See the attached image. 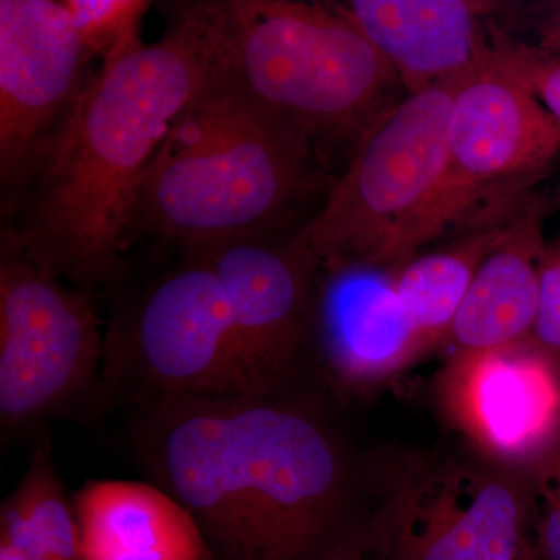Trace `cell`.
Masks as SVG:
<instances>
[{"label": "cell", "instance_id": "1", "mask_svg": "<svg viewBox=\"0 0 560 560\" xmlns=\"http://www.w3.org/2000/svg\"><path fill=\"white\" fill-rule=\"evenodd\" d=\"M156 43L92 69L5 206L2 250L86 294L116 287L140 180L221 61L219 0L165 3Z\"/></svg>", "mask_w": 560, "mask_h": 560}, {"label": "cell", "instance_id": "2", "mask_svg": "<svg viewBox=\"0 0 560 560\" xmlns=\"http://www.w3.org/2000/svg\"><path fill=\"white\" fill-rule=\"evenodd\" d=\"M136 444L154 485L189 511L217 560L327 556L345 523L342 445L285 393L158 401Z\"/></svg>", "mask_w": 560, "mask_h": 560}, {"label": "cell", "instance_id": "3", "mask_svg": "<svg viewBox=\"0 0 560 560\" xmlns=\"http://www.w3.org/2000/svg\"><path fill=\"white\" fill-rule=\"evenodd\" d=\"M334 179L311 140L250 98L220 61L143 173L124 249L142 241L186 248L294 230Z\"/></svg>", "mask_w": 560, "mask_h": 560}, {"label": "cell", "instance_id": "4", "mask_svg": "<svg viewBox=\"0 0 560 560\" xmlns=\"http://www.w3.org/2000/svg\"><path fill=\"white\" fill-rule=\"evenodd\" d=\"M220 50L249 97L311 140L327 167L337 153L348 164L405 97L389 62L338 3L220 0Z\"/></svg>", "mask_w": 560, "mask_h": 560}, {"label": "cell", "instance_id": "5", "mask_svg": "<svg viewBox=\"0 0 560 560\" xmlns=\"http://www.w3.org/2000/svg\"><path fill=\"white\" fill-rule=\"evenodd\" d=\"M460 80L405 95L363 136L304 224L320 264L400 267L405 243L444 175L448 119Z\"/></svg>", "mask_w": 560, "mask_h": 560}, {"label": "cell", "instance_id": "6", "mask_svg": "<svg viewBox=\"0 0 560 560\" xmlns=\"http://www.w3.org/2000/svg\"><path fill=\"white\" fill-rule=\"evenodd\" d=\"M559 153L558 124L489 46L453 95L444 175L405 243L401 264L447 231L508 219Z\"/></svg>", "mask_w": 560, "mask_h": 560}, {"label": "cell", "instance_id": "7", "mask_svg": "<svg viewBox=\"0 0 560 560\" xmlns=\"http://www.w3.org/2000/svg\"><path fill=\"white\" fill-rule=\"evenodd\" d=\"M171 249L175 260L117 308L105 335V370L142 383L149 407L246 396L219 276L200 246Z\"/></svg>", "mask_w": 560, "mask_h": 560}, {"label": "cell", "instance_id": "8", "mask_svg": "<svg viewBox=\"0 0 560 560\" xmlns=\"http://www.w3.org/2000/svg\"><path fill=\"white\" fill-rule=\"evenodd\" d=\"M105 338L90 294L20 254L0 257V420L31 429L90 390Z\"/></svg>", "mask_w": 560, "mask_h": 560}, {"label": "cell", "instance_id": "9", "mask_svg": "<svg viewBox=\"0 0 560 560\" xmlns=\"http://www.w3.org/2000/svg\"><path fill=\"white\" fill-rule=\"evenodd\" d=\"M528 518L511 471L445 460L393 478L375 523L405 560H515Z\"/></svg>", "mask_w": 560, "mask_h": 560}, {"label": "cell", "instance_id": "10", "mask_svg": "<svg viewBox=\"0 0 560 560\" xmlns=\"http://www.w3.org/2000/svg\"><path fill=\"white\" fill-rule=\"evenodd\" d=\"M198 246L230 304L246 396L285 393L307 357L313 291L320 268L304 224Z\"/></svg>", "mask_w": 560, "mask_h": 560}, {"label": "cell", "instance_id": "11", "mask_svg": "<svg viewBox=\"0 0 560 560\" xmlns=\"http://www.w3.org/2000/svg\"><path fill=\"white\" fill-rule=\"evenodd\" d=\"M90 62L65 2L0 0L2 206L79 101Z\"/></svg>", "mask_w": 560, "mask_h": 560}, {"label": "cell", "instance_id": "12", "mask_svg": "<svg viewBox=\"0 0 560 560\" xmlns=\"http://www.w3.org/2000/svg\"><path fill=\"white\" fill-rule=\"evenodd\" d=\"M440 396L453 429L499 469L526 474L560 440V363L529 340L452 353Z\"/></svg>", "mask_w": 560, "mask_h": 560}, {"label": "cell", "instance_id": "13", "mask_svg": "<svg viewBox=\"0 0 560 560\" xmlns=\"http://www.w3.org/2000/svg\"><path fill=\"white\" fill-rule=\"evenodd\" d=\"M423 352L394 287L393 270L320 264L307 353H313L331 385L346 393L375 388Z\"/></svg>", "mask_w": 560, "mask_h": 560}, {"label": "cell", "instance_id": "14", "mask_svg": "<svg viewBox=\"0 0 560 560\" xmlns=\"http://www.w3.org/2000/svg\"><path fill=\"white\" fill-rule=\"evenodd\" d=\"M407 94L463 79L489 51L488 16L480 0H350L338 3Z\"/></svg>", "mask_w": 560, "mask_h": 560}, {"label": "cell", "instance_id": "15", "mask_svg": "<svg viewBox=\"0 0 560 560\" xmlns=\"http://www.w3.org/2000/svg\"><path fill=\"white\" fill-rule=\"evenodd\" d=\"M555 202L530 191L471 280L445 342L452 353L485 352L528 341L539 305L544 228Z\"/></svg>", "mask_w": 560, "mask_h": 560}, {"label": "cell", "instance_id": "16", "mask_svg": "<svg viewBox=\"0 0 560 560\" xmlns=\"http://www.w3.org/2000/svg\"><path fill=\"white\" fill-rule=\"evenodd\" d=\"M72 504L81 560H217L189 511L154 482L90 481Z\"/></svg>", "mask_w": 560, "mask_h": 560}, {"label": "cell", "instance_id": "17", "mask_svg": "<svg viewBox=\"0 0 560 560\" xmlns=\"http://www.w3.org/2000/svg\"><path fill=\"white\" fill-rule=\"evenodd\" d=\"M512 213L497 223L458 232L444 248L415 254L393 270L394 287L425 350L447 340L471 280L499 245Z\"/></svg>", "mask_w": 560, "mask_h": 560}, {"label": "cell", "instance_id": "18", "mask_svg": "<svg viewBox=\"0 0 560 560\" xmlns=\"http://www.w3.org/2000/svg\"><path fill=\"white\" fill-rule=\"evenodd\" d=\"M0 544L46 560H81L75 511L49 440L35 448L16 488L2 501Z\"/></svg>", "mask_w": 560, "mask_h": 560}, {"label": "cell", "instance_id": "19", "mask_svg": "<svg viewBox=\"0 0 560 560\" xmlns=\"http://www.w3.org/2000/svg\"><path fill=\"white\" fill-rule=\"evenodd\" d=\"M88 57L110 65L143 46V16L153 5L142 0H66Z\"/></svg>", "mask_w": 560, "mask_h": 560}, {"label": "cell", "instance_id": "20", "mask_svg": "<svg viewBox=\"0 0 560 560\" xmlns=\"http://www.w3.org/2000/svg\"><path fill=\"white\" fill-rule=\"evenodd\" d=\"M492 57L536 97L560 128V57L488 22Z\"/></svg>", "mask_w": 560, "mask_h": 560}, {"label": "cell", "instance_id": "21", "mask_svg": "<svg viewBox=\"0 0 560 560\" xmlns=\"http://www.w3.org/2000/svg\"><path fill=\"white\" fill-rule=\"evenodd\" d=\"M525 475L541 555L560 560V440Z\"/></svg>", "mask_w": 560, "mask_h": 560}, {"label": "cell", "instance_id": "22", "mask_svg": "<svg viewBox=\"0 0 560 560\" xmlns=\"http://www.w3.org/2000/svg\"><path fill=\"white\" fill-rule=\"evenodd\" d=\"M529 341L560 363V232L541 250L539 305Z\"/></svg>", "mask_w": 560, "mask_h": 560}, {"label": "cell", "instance_id": "23", "mask_svg": "<svg viewBox=\"0 0 560 560\" xmlns=\"http://www.w3.org/2000/svg\"><path fill=\"white\" fill-rule=\"evenodd\" d=\"M537 44L560 57V7L537 28Z\"/></svg>", "mask_w": 560, "mask_h": 560}, {"label": "cell", "instance_id": "24", "mask_svg": "<svg viewBox=\"0 0 560 560\" xmlns=\"http://www.w3.org/2000/svg\"><path fill=\"white\" fill-rule=\"evenodd\" d=\"M0 560H46L32 552L20 550V548L10 547V545L0 544Z\"/></svg>", "mask_w": 560, "mask_h": 560}, {"label": "cell", "instance_id": "25", "mask_svg": "<svg viewBox=\"0 0 560 560\" xmlns=\"http://www.w3.org/2000/svg\"><path fill=\"white\" fill-rule=\"evenodd\" d=\"M326 560H335V559H334V558H330V556H329V558H327Z\"/></svg>", "mask_w": 560, "mask_h": 560}, {"label": "cell", "instance_id": "26", "mask_svg": "<svg viewBox=\"0 0 560 560\" xmlns=\"http://www.w3.org/2000/svg\"><path fill=\"white\" fill-rule=\"evenodd\" d=\"M559 205H560V194H559Z\"/></svg>", "mask_w": 560, "mask_h": 560}]
</instances>
